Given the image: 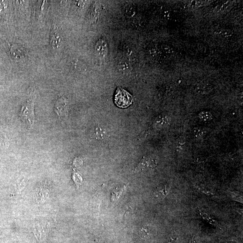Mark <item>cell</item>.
<instances>
[{
    "instance_id": "1",
    "label": "cell",
    "mask_w": 243,
    "mask_h": 243,
    "mask_svg": "<svg viewBox=\"0 0 243 243\" xmlns=\"http://www.w3.org/2000/svg\"><path fill=\"white\" fill-rule=\"evenodd\" d=\"M35 98V92L31 91L28 95L26 102L23 105L19 113L21 120L30 128H31L34 125L35 121L34 112Z\"/></svg>"
},
{
    "instance_id": "2",
    "label": "cell",
    "mask_w": 243,
    "mask_h": 243,
    "mask_svg": "<svg viewBox=\"0 0 243 243\" xmlns=\"http://www.w3.org/2000/svg\"><path fill=\"white\" fill-rule=\"evenodd\" d=\"M132 97L128 92L121 87H117L116 91L114 103L117 106L125 108L132 104Z\"/></svg>"
},
{
    "instance_id": "3",
    "label": "cell",
    "mask_w": 243,
    "mask_h": 243,
    "mask_svg": "<svg viewBox=\"0 0 243 243\" xmlns=\"http://www.w3.org/2000/svg\"><path fill=\"white\" fill-rule=\"evenodd\" d=\"M157 163L154 159L149 157H144L135 168L136 171L152 169L157 166Z\"/></svg>"
},
{
    "instance_id": "4",
    "label": "cell",
    "mask_w": 243,
    "mask_h": 243,
    "mask_svg": "<svg viewBox=\"0 0 243 243\" xmlns=\"http://www.w3.org/2000/svg\"><path fill=\"white\" fill-rule=\"evenodd\" d=\"M67 105V100L64 97H61L56 101L55 110V113L60 117L63 116L66 112Z\"/></svg>"
},
{
    "instance_id": "5",
    "label": "cell",
    "mask_w": 243,
    "mask_h": 243,
    "mask_svg": "<svg viewBox=\"0 0 243 243\" xmlns=\"http://www.w3.org/2000/svg\"><path fill=\"white\" fill-rule=\"evenodd\" d=\"M95 52L99 56L104 57L107 53V45L106 42L103 40H100L96 43L95 47Z\"/></svg>"
},
{
    "instance_id": "6",
    "label": "cell",
    "mask_w": 243,
    "mask_h": 243,
    "mask_svg": "<svg viewBox=\"0 0 243 243\" xmlns=\"http://www.w3.org/2000/svg\"><path fill=\"white\" fill-rule=\"evenodd\" d=\"M139 234L141 238H147L151 234V228L147 225L142 226L139 230Z\"/></svg>"
},
{
    "instance_id": "7",
    "label": "cell",
    "mask_w": 243,
    "mask_h": 243,
    "mask_svg": "<svg viewBox=\"0 0 243 243\" xmlns=\"http://www.w3.org/2000/svg\"><path fill=\"white\" fill-rule=\"evenodd\" d=\"M61 41L60 36L56 32H55L51 35V43L53 48L58 47Z\"/></svg>"
},
{
    "instance_id": "8",
    "label": "cell",
    "mask_w": 243,
    "mask_h": 243,
    "mask_svg": "<svg viewBox=\"0 0 243 243\" xmlns=\"http://www.w3.org/2000/svg\"><path fill=\"white\" fill-rule=\"evenodd\" d=\"M22 52H23V48L19 49V47L16 46H13L10 50L11 55L15 58H21V56H23L24 53H19Z\"/></svg>"
},
{
    "instance_id": "9",
    "label": "cell",
    "mask_w": 243,
    "mask_h": 243,
    "mask_svg": "<svg viewBox=\"0 0 243 243\" xmlns=\"http://www.w3.org/2000/svg\"><path fill=\"white\" fill-rule=\"evenodd\" d=\"M206 130L205 128L197 127L194 128L193 130L194 135L197 137H201L206 134Z\"/></svg>"
},
{
    "instance_id": "10",
    "label": "cell",
    "mask_w": 243,
    "mask_h": 243,
    "mask_svg": "<svg viewBox=\"0 0 243 243\" xmlns=\"http://www.w3.org/2000/svg\"><path fill=\"white\" fill-rule=\"evenodd\" d=\"M199 118L204 121H208L212 119V114L208 111H202L199 114Z\"/></svg>"
},
{
    "instance_id": "11",
    "label": "cell",
    "mask_w": 243,
    "mask_h": 243,
    "mask_svg": "<svg viewBox=\"0 0 243 243\" xmlns=\"http://www.w3.org/2000/svg\"><path fill=\"white\" fill-rule=\"evenodd\" d=\"M156 122L158 124H160V125L165 127V126H167L169 123V120L168 118V117H160L159 119H158V120H157V121H156Z\"/></svg>"
},
{
    "instance_id": "12",
    "label": "cell",
    "mask_w": 243,
    "mask_h": 243,
    "mask_svg": "<svg viewBox=\"0 0 243 243\" xmlns=\"http://www.w3.org/2000/svg\"><path fill=\"white\" fill-rule=\"evenodd\" d=\"M125 12L128 15H133L134 14V7L132 4H129L125 7Z\"/></svg>"
},
{
    "instance_id": "13",
    "label": "cell",
    "mask_w": 243,
    "mask_h": 243,
    "mask_svg": "<svg viewBox=\"0 0 243 243\" xmlns=\"http://www.w3.org/2000/svg\"><path fill=\"white\" fill-rule=\"evenodd\" d=\"M123 191V189L122 188V189H119L118 191H117V190H115V191L113 192L112 193V196H111L112 200H113V199L115 200V199H117V197H118L121 194V193H122Z\"/></svg>"
},
{
    "instance_id": "14",
    "label": "cell",
    "mask_w": 243,
    "mask_h": 243,
    "mask_svg": "<svg viewBox=\"0 0 243 243\" xmlns=\"http://www.w3.org/2000/svg\"><path fill=\"white\" fill-rule=\"evenodd\" d=\"M177 239V237L174 236H172L170 237L168 239V243H176Z\"/></svg>"
},
{
    "instance_id": "15",
    "label": "cell",
    "mask_w": 243,
    "mask_h": 243,
    "mask_svg": "<svg viewBox=\"0 0 243 243\" xmlns=\"http://www.w3.org/2000/svg\"><path fill=\"white\" fill-rule=\"evenodd\" d=\"M190 243H199V242L196 236H194L191 240Z\"/></svg>"
},
{
    "instance_id": "16",
    "label": "cell",
    "mask_w": 243,
    "mask_h": 243,
    "mask_svg": "<svg viewBox=\"0 0 243 243\" xmlns=\"http://www.w3.org/2000/svg\"><path fill=\"white\" fill-rule=\"evenodd\" d=\"M160 192L162 194L164 195V196H166L167 195V193H166V186H165L164 188H163L162 190H161V191H160Z\"/></svg>"
},
{
    "instance_id": "17",
    "label": "cell",
    "mask_w": 243,
    "mask_h": 243,
    "mask_svg": "<svg viewBox=\"0 0 243 243\" xmlns=\"http://www.w3.org/2000/svg\"><path fill=\"white\" fill-rule=\"evenodd\" d=\"M227 243H236L234 241H229V242H227Z\"/></svg>"
}]
</instances>
